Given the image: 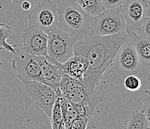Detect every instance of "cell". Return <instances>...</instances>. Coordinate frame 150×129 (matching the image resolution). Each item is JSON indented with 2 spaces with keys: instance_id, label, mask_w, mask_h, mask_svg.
<instances>
[{
  "instance_id": "obj_1",
  "label": "cell",
  "mask_w": 150,
  "mask_h": 129,
  "mask_svg": "<svg viewBox=\"0 0 150 129\" xmlns=\"http://www.w3.org/2000/svg\"><path fill=\"white\" fill-rule=\"evenodd\" d=\"M129 38L126 31H124L110 36L90 34L76 41L73 45V54L84 58L88 62L82 82L93 88L99 86L117 51Z\"/></svg>"
},
{
  "instance_id": "obj_2",
  "label": "cell",
  "mask_w": 150,
  "mask_h": 129,
  "mask_svg": "<svg viewBox=\"0 0 150 129\" xmlns=\"http://www.w3.org/2000/svg\"><path fill=\"white\" fill-rule=\"evenodd\" d=\"M58 88L61 97L64 98L71 105H82L88 107L92 116L96 106L105 99L104 91L99 85L93 88L66 74L63 75Z\"/></svg>"
},
{
  "instance_id": "obj_3",
  "label": "cell",
  "mask_w": 150,
  "mask_h": 129,
  "mask_svg": "<svg viewBox=\"0 0 150 129\" xmlns=\"http://www.w3.org/2000/svg\"><path fill=\"white\" fill-rule=\"evenodd\" d=\"M58 28L69 33L76 41L90 35L93 17L86 13L73 0H64L57 5Z\"/></svg>"
},
{
  "instance_id": "obj_4",
  "label": "cell",
  "mask_w": 150,
  "mask_h": 129,
  "mask_svg": "<svg viewBox=\"0 0 150 129\" xmlns=\"http://www.w3.org/2000/svg\"><path fill=\"white\" fill-rule=\"evenodd\" d=\"M106 71L123 77L131 74L138 76L142 72L146 73L131 38L121 45Z\"/></svg>"
},
{
  "instance_id": "obj_5",
  "label": "cell",
  "mask_w": 150,
  "mask_h": 129,
  "mask_svg": "<svg viewBox=\"0 0 150 129\" xmlns=\"http://www.w3.org/2000/svg\"><path fill=\"white\" fill-rule=\"evenodd\" d=\"M125 31V22L120 8L104 9L93 17L90 26V34L110 36Z\"/></svg>"
},
{
  "instance_id": "obj_6",
  "label": "cell",
  "mask_w": 150,
  "mask_h": 129,
  "mask_svg": "<svg viewBox=\"0 0 150 129\" xmlns=\"http://www.w3.org/2000/svg\"><path fill=\"white\" fill-rule=\"evenodd\" d=\"M28 26L35 27L44 33L58 28V16L57 5L52 0L38 2L30 8L28 13Z\"/></svg>"
},
{
  "instance_id": "obj_7",
  "label": "cell",
  "mask_w": 150,
  "mask_h": 129,
  "mask_svg": "<svg viewBox=\"0 0 150 129\" xmlns=\"http://www.w3.org/2000/svg\"><path fill=\"white\" fill-rule=\"evenodd\" d=\"M47 35V56L52 60L62 64L74 55L75 38L59 28L50 31Z\"/></svg>"
},
{
  "instance_id": "obj_8",
  "label": "cell",
  "mask_w": 150,
  "mask_h": 129,
  "mask_svg": "<svg viewBox=\"0 0 150 129\" xmlns=\"http://www.w3.org/2000/svg\"><path fill=\"white\" fill-rule=\"evenodd\" d=\"M149 8V0H125L120 7L129 38L136 36L143 25Z\"/></svg>"
},
{
  "instance_id": "obj_9",
  "label": "cell",
  "mask_w": 150,
  "mask_h": 129,
  "mask_svg": "<svg viewBox=\"0 0 150 129\" xmlns=\"http://www.w3.org/2000/svg\"><path fill=\"white\" fill-rule=\"evenodd\" d=\"M22 82L27 93L35 104L43 110L49 117H51L53 105L57 98L53 88L46 84L35 80Z\"/></svg>"
},
{
  "instance_id": "obj_10",
  "label": "cell",
  "mask_w": 150,
  "mask_h": 129,
  "mask_svg": "<svg viewBox=\"0 0 150 129\" xmlns=\"http://www.w3.org/2000/svg\"><path fill=\"white\" fill-rule=\"evenodd\" d=\"M15 50L16 53H18V56L13 57L11 60V63L13 70L17 72V77L22 82L35 80L46 84L40 66L34 58V56L17 49Z\"/></svg>"
},
{
  "instance_id": "obj_11",
  "label": "cell",
  "mask_w": 150,
  "mask_h": 129,
  "mask_svg": "<svg viewBox=\"0 0 150 129\" xmlns=\"http://www.w3.org/2000/svg\"><path fill=\"white\" fill-rule=\"evenodd\" d=\"M23 45L18 46L19 51L31 56L47 55L48 35L41 30L28 26L22 33Z\"/></svg>"
},
{
  "instance_id": "obj_12",
  "label": "cell",
  "mask_w": 150,
  "mask_h": 129,
  "mask_svg": "<svg viewBox=\"0 0 150 129\" xmlns=\"http://www.w3.org/2000/svg\"><path fill=\"white\" fill-rule=\"evenodd\" d=\"M40 66L41 74L46 85H58L64 75L61 64L52 60L49 56H34Z\"/></svg>"
},
{
  "instance_id": "obj_13",
  "label": "cell",
  "mask_w": 150,
  "mask_h": 129,
  "mask_svg": "<svg viewBox=\"0 0 150 129\" xmlns=\"http://www.w3.org/2000/svg\"><path fill=\"white\" fill-rule=\"evenodd\" d=\"M61 67L64 74L75 79L82 81L88 69V62L84 58L73 55L66 62L61 64Z\"/></svg>"
},
{
  "instance_id": "obj_14",
  "label": "cell",
  "mask_w": 150,
  "mask_h": 129,
  "mask_svg": "<svg viewBox=\"0 0 150 129\" xmlns=\"http://www.w3.org/2000/svg\"><path fill=\"white\" fill-rule=\"evenodd\" d=\"M131 39L149 78L150 67V39L137 33L136 36L131 38Z\"/></svg>"
},
{
  "instance_id": "obj_15",
  "label": "cell",
  "mask_w": 150,
  "mask_h": 129,
  "mask_svg": "<svg viewBox=\"0 0 150 129\" xmlns=\"http://www.w3.org/2000/svg\"><path fill=\"white\" fill-rule=\"evenodd\" d=\"M149 105L146 109L131 113L125 129H149Z\"/></svg>"
},
{
  "instance_id": "obj_16",
  "label": "cell",
  "mask_w": 150,
  "mask_h": 129,
  "mask_svg": "<svg viewBox=\"0 0 150 129\" xmlns=\"http://www.w3.org/2000/svg\"><path fill=\"white\" fill-rule=\"evenodd\" d=\"M87 13L94 17L104 10L102 0H73Z\"/></svg>"
},
{
  "instance_id": "obj_17",
  "label": "cell",
  "mask_w": 150,
  "mask_h": 129,
  "mask_svg": "<svg viewBox=\"0 0 150 129\" xmlns=\"http://www.w3.org/2000/svg\"><path fill=\"white\" fill-rule=\"evenodd\" d=\"M60 102H61V111H62L63 120L64 121L66 124L70 126L71 123L79 116L73 105L69 102L67 101L64 98L60 97Z\"/></svg>"
},
{
  "instance_id": "obj_18",
  "label": "cell",
  "mask_w": 150,
  "mask_h": 129,
  "mask_svg": "<svg viewBox=\"0 0 150 129\" xmlns=\"http://www.w3.org/2000/svg\"><path fill=\"white\" fill-rule=\"evenodd\" d=\"M12 28L10 25L0 24V50H5L8 52L16 53L14 46L11 45L7 43V39L11 37Z\"/></svg>"
},
{
  "instance_id": "obj_19",
  "label": "cell",
  "mask_w": 150,
  "mask_h": 129,
  "mask_svg": "<svg viewBox=\"0 0 150 129\" xmlns=\"http://www.w3.org/2000/svg\"><path fill=\"white\" fill-rule=\"evenodd\" d=\"M124 85L127 90L130 91H138L142 85V81L140 77L134 74H131L125 77Z\"/></svg>"
},
{
  "instance_id": "obj_20",
  "label": "cell",
  "mask_w": 150,
  "mask_h": 129,
  "mask_svg": "<svg viewBox=\"0 0 150 129\" xmlns=\"http://www.w3.org/2000/svg\"><path fill=\"white\" fill-rule=\"evenodd\" d=\"M137 34L142 35L146 38L150 39V17H146L144 20L143 25L140 27V30L137 32Z\"/></svg>"
},
{
  "instance_id": "obj_21",
  "label": "cell",
  "mask_w": 150,
  "mask_h": 129,
  "mask_svg": "<svg viewBox=\"0 0 150 129\" xmlns=\"http://www.w3.org/2000/svg\"><path fill=\"white\" fill-rule=\"evenodd\" d=\"M125 0H102L105 9H114L120 8Z\"/></svg>"
},
{
  "instance_id": "obj_22",
  "label": "cell",
  "mask_w": 150,
  "mask_h": 129,
  "mask_svg": "<svg viewBox=\"0 0 150 129\" xmlns=\"http://www.w3.org/2000/svg\"><path fill=\"white\" fill-rule=\"evenodd\" d=\"M31 7V4H30L29 2H28V1H24V2H23V3H22V8H23V10H30Z\"/></svg>"
},
{
  "instance_id": "obj_23",
  "label": "cell",
  "mask_w": 150,
  "mask_h": 129,
  "mask_svg": "<svg viewBox=\"0 0 150 129\" xmlns=\"http://www.w3.org/2000/svg\"><path fill=\"white\" fill-rule=\"evenodd\" d=\"M0 63H1V57H0Z\"/></svg>"
}]
</instances>
